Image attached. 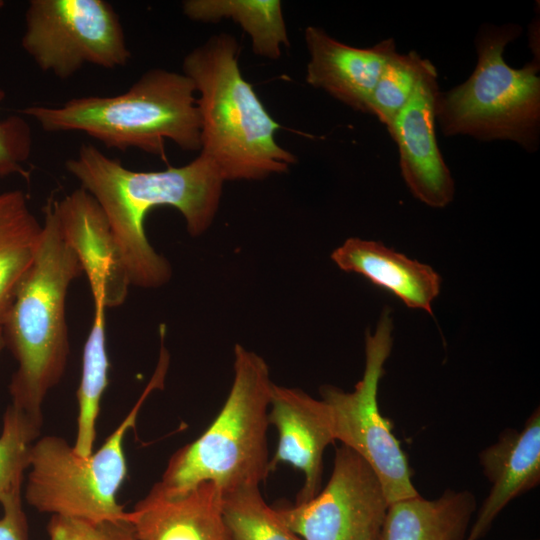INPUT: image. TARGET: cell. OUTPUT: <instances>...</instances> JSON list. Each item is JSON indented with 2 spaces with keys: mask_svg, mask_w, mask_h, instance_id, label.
<instances>
[{
  "mask_svg": "<svg viewBox=\"0 0 540 540\" xmlns=\"http://www.w3.org/2000/svg\"><path fill=\"white\" fill-rule=\"evenodd\" d=\"M65 166L102 209L130 283L141 288H158L172 276L168 260L147 239L146 215L159 206L174 207L183 215L189 234L199 236L214 220L225 182L201 153L181 167L134 171L94 145L84 144Z\"/></svg>",
  "mask_w": 540,
  "mask_h": 540,
  "instance_id": "obj_1",
  "label": "cell"
},
{
  "mask_svg": "<svg viewBox=\"0 0 540 540\" xmlns=\"http://www.w3.org/2000/svg\"><path fill=\"white\" fill-rule=\"evenodd\" d=\"M81 273L52 201L45 207L33 264L0 330L2 344L17 362L8 386L10 404L40 424L44 401L66 370L70 352L66 296Z\"/></svg>",
  "mask_w": 540,
  "mask_h": 540,
  "instance_id": "obj_2",
  "label": "cell"
},
{
  "mask_svg": "<svg viewBox=\"0 0 540 540\" xmlns=\"http://www.w3.org/2000/svg\"><path fill=\"white\" fill-rule=\"evenodd\" d=\"M239 53L232 35H213L186 55L183 74L199 94L200 153L224 181L261 180L287 172L296 158L276 142L280 125L242 76Z\"/></svg>",
  "mask_w": 540,
  "mask_h": 540,
  "instance_id": "obj_3",
  "label": "cell"
},
{
  "mask_svg": "<svg viewBox=\"0 0 540 540\" xmlns=\"http://www.w3.org/2000/svg\"><path fill=\"white\" fill-rule=\"evenodd\" d=\"M273 384L265 360L236 344L234 378L216 418L169 459L150 492L175 496L213 482L228 493L259 487L269 471L268 410Z\"/></svg>",
  "mask_w": 540,
  "mask_h": 540,
  "instance_id": "obj_4",
  "label": "cell"
},
{
  "mask_svg": "<svg viewBox=\"0 0 540 540\" xmlns=\"http://www.w3.org/2000/svg\"><path fill=\"white\" fill-rule=\"evenodd\" d=\"M193 82L165 69L144 73L116 96L73 98L56 107L20 112L46 132H83L110 149L136 148L165 157V142L186 151L201 148V122Z\"/></svg>",
  "mask_w": 540,
  "mask_h": 540,
  "instance_id": "obj_5",
  "label": "cell"
},
{
  "mask_svg": "<svg viewBox=\"0 0 540 540\" xmlns=\"http://www.w3.org/2000/svg\"><path fill=\"white\" fill-rule=\"evenodd\" d=\"M521 26L483 25L476 35L477 64L470 77L438 93L435 119L446 136L466 135L480 141L508 140L528 152L540 142V64L520 69L504 59L506 46Z\"/></svg>",
  "mask_w": 540,
  "mask_h": 540,
  "instance_id": "obj_6",
  "label": "cell"
},
{
  "mask_svg": "<svg viewBox=\"0 0 540 540\" xmlns=\"http://www.w3.org/2000/svg\"><path fill=\"white\" fill-rule=\"evenodd\" d=\"M169 359L161 343L148 385L96 451L80 455L73 445L55 435L39 437L33 443L24 488V499L32 508L93 522L129 520V511L117 499L128 472L124 441L145 400L155 389L163 388Z\"/></svg>",
  "mask_w": 540,
  "mask_h": 540,
  "instance_id": "obj_7",
  "label": "cell"
},
{
  "mask_svg": "<svg viewBox=\"0 0 540 540\" xmlns=\"http://www.w3.org/2000/svg\"><path fill=\"white\" fill-rule=\"evenodd\" d=\"M393 321L386 308L376 330L365 334V369L351 392L332 386L320 388L329 408L335 440L361 456L378 476L388 504L419 495L400 442L378 406V386L392 345Z\"/></svg>",
  "mask_w": 540,
  "mask_h": 540,
  "instance_id": "obj_8",
  "label": "cell"
},
{
  "mask_svg": "<svg viewBox=\"0 0 540 540\" xmlns=\"http://www.w3.org/2000/svg\"><path fill=\"white\" fill-rule=\"evenodd\" d=\"M22 47L42 71L60 79L86 64L115 69L130 58L119 16L104 0H31Z\"/></svg>",
  "mask_w": 540,
  "mask_h": 540,
  "instance_id": "obj_9",
  "label": "cell"
},
{
  "mask_svg": "<svg viewBox=\"0 0 540 540\" xmlns=\"http://www.w3.org/2000/svg\"><path fill=\"white\" fill-rule=\"evenodd\" d=\"M388 505L371 466L342 445L324 489L307 502L275 512L302 540H380Z\"/></svg>",
  "mask_w": 540,
  "mask_h": 540,
  "instance_id": "obj_10",
  "label": "cell"
},
{
  "mask_svg": "<svg viewBox=\"0 0 540 540\" xmlns=\"http://www.w3.org/2000/svg\"><path fill=\"white\" fill-rule=\"evenodd\" d=\"M438 93L437 71L432 65L387 129L397 144L401 175L408 189L416 199L433 208L449 205L455 194L454 180L436 139Z\"/></svg>",
  "mask_w": 540,
  "mask_h": 540,
  "instance_id": "obj_11",
  "label": "cell"
},
{
  "mask_svg": "<svg viewBox=\"0 0 540 540\" xmlns=\"http://www.w3.org/2000/svg\"><path fill=\"white\" fill-rule=\"evenodd\" d=\"M62 235L76 254L93 305H122L131 286L110 225L96 200L83 188L53 201Z\"/></svg>",
  "mask_w": 540,
  "mask_h": 540,
  "instance_id": "obj_12",
  "label": "cell"
},
{
  "mask_svg": "<svg viewBox=\"0 0 540 540\" xmlns=\"http://www.w3.org/2000/svg\"><path fill=\"white\" fill-rule=\"evenodd\" d=\"M268 423L278 434L270 473L280 464L300 470L304 483L296 504L309 501L321 487L324 451L336 441L328 406L301 389L273 384Z\"/></svg>",
  "mask_w": 540,
  "mask_h": 540,
  "instance_id": "obj_13",
  "label": "cell"
},
{
  "mask_svg": "<svg viewBox=\"0 0 540 540\" xmlns=\"http://www.w3.org/2000/svg\"><path fill=\"white\" fill-rule=\"evenodd\" d=\"M309 53L306 80L349 107L370 114V100L381 72L396 51L394 39L369 48L346 45L319 27L305 30Z\"/></svg>",
  "mask_w": 540,
  "mask_h": 540,
  "instance_id": "obj_14",
  "label": "cell"
},
{
  "mask_svg": "<svg viewBox=\"0 0 540 540\" xmlns=\"http://www.w3.org/2000/svg\"><path fill=\"white\" fill-rule=\"evenodd\" d=\"M491 489L465 540H480L499 513L513 499L540 482V409L536 408L522 430H505L498 441L479 454Z\"/></svg>",
  "mask_w": 540,
  "mask_h": 540,
  "instance_id": "obj_15",
  "label": "cell"
},
{
  "mask_svg": "<svg viewBox=\"0 0 540 540\" xmlns=\"http://www.w3.org/2000/svg\"><path fill=\"white\" fill-rule=\"evenodd\" d=\"M223 493L203 482L175 496L152 492L129 511L136 540H233L223 515Z\"/></svg>",
  "mask_w": 540,
  "mask_h": 540,
  "instance_id": "obj_16",
  "label": "cell"
},
{
  "mask_svg": "<svg viewBox=\"0 0 540 540\" xmlns=\"http://www.w3.org/2000/svg\"><path fill=\"white\" fill-rule=\"evenodd\" d=\"M331 258L341 270L363 276L407 307L433 314L432 303L440 293L441 277L429 265L380 242L354 237L336 248Z\"/></svg>",
  "mask_w": 540,
  "mask_h": 540,
  "instance_id": "obj_17",
  "label": "cell"
},
{
  "mask_svg": "<svg viewBox=\"0 0 540 540\" xmlns=\"http://www.w3.org/2000/svg\"><path fill=\"white\" fill-rule=\"evenodd\" d=\"M475 509V496L466 490L400 499L388 505L380 540H465Z\"/></svg>",
  "mask_w": 540,
  "mask_h": 540,
  "instance_id": "obj_18",
  "label": "cell"
},
{
  "mask_svg": "<svg viewBox=\"0 0 540 540\" xmlns=\"http://www.w3.org/2000/svg\"><path fill=\"white\" fill-rule=\"evenodd\" d=\"M183 13L193 21L217 22L230 18L250 36L253 52L277 59L283 46L289 45L288 34L277 0H187Z\"/></svg>",
  "mask_w": 540,
  "mask_h": 540,
  "instance_id": "obj_19",
  "label": "cell"
},
{
  "mask_svg": "<svg viewBox=\"0 0 540 540\" xmlns=\"http://www.w3.org/2000/svg\"><path fill=\"white\" fill-rule=\"evenodd\" d=\"M105 311L102 305H93L92 326L83 347L81 378L76 392L78 411L73 447L83 456L94 451L97 418L109 383Z\"/></svg>",
  "mask_w": 540,
  "mask_h": 540,
  "instance_id": "obj_20",
  "label": "cell"
},
{
  "mask_svg": "<svg viewBox=\"0 0 540 540\" xmlns=\"http://www.w3.org/2000/svg\"><path fill=\"white\" fill-rule=\"evenodd\" d=\"M41 231L27 203L0 217V330L33 264Z\"/></svg>",
  "mask_w": 540,
  "mask_h": 540,
  "instance_id": "obj_21",
  "label": "cell"
},
{
  "mask_svg": "<svg viewBox=\"0 0 540 540\" xmlns=\"http://www.w3.org/2000/svg\"><path fill=\"white\" fill-rule=\"evenodd\" d=\"M222 508L233 540H302L267 505L259 487L224 493Z\"/></svg>",
  "mask_w": 540,
  "mask_h": 540,
  "instance_id": "obj_22",
  "label": "cell"
},
{
  "mask_svg": "<svg viewBox=\"0 0 540 540\" xmlns=\"http://www.w3.org/2000/svg\"><path fill=\"white\" fill-rule=\"evenodd\" d=\"M433 64L411 51H395L387 60L370 100V114L388 129L412 97L420 79Z\"/></svg>",
  "mask_w": 540,
  "mask_h": 540,
  "instance_id": "obj_23",
  "label": "cell"
},
{
  "mask_svg": "<svg viewBox=\"0 0 540 540\" xmlns=\"http://www.w3.org/2000/svg\"><path fill=\"white\" fill-rule=\"evenodd\" d=\"M42 425L11 404L6 408L0 432V504L22 490L30 450Z\"/></svg>",
  "mask_w": 540,
  "mask_h": 540,
  "instance_id": "obj_24",
  "label": "cell"
},
{
  "mask_svg": "<svg viewBox=\"0 0 540 540\" xmlns=\"http://www.w3.org/2000/svg\"><path fill=\"white\" fill-rule=\"evenodd\" d=\"M5 92L0 88V102ZM32 148V134L27 121L12 115L0 121V177L19 174L28 178L23 164L29 159Z\"/></svg>",
  "mask_w": 540,
  "mask_h": 540,
  "instance_id": "obj_25",
  "label": "cell"
},
{
  "mask_svg": "<svg viewBox=\"0 0 540 540\" xmlns=\"http://www.w3.org/2000/svg\"><path fill=\"white\" fill-rule=\"evenodd\" d=\"M47 532L49 540H136L129 520L93 522L52 515Z\"/></svg>",
  "mask_w": 540,
  "mask_h": 540,
  "instance_id": "obj_26",
  "label": "cell"
},
{
  "mask_svg": "<svg viewBox=\"0 0 540 540\" xmlns=\"http://www.w3.org/2000/svg\"><path fill=\"white\" fill-rule=\"evenodd\" d=\"M0 506V540H28V524L22 503V490L4 499Z\"/></svg>",
  "mask_w": 540,
  "mask_h": 540,
  "instance_id": "obj_27",
  "label": "cell"
},
{
  "mask_svg": "<svg viewBox=\"0 0 540 540\" xmlns=\"http://www.w3.org/2000/svg\"><path fill=\"white\" fill-rule=\"evenodd\" d=\"M26 204L22 191L13 190L0 194V217L6 213Z\"/></svg>",
  "mask_w": 540,
  "mask_h": 540,
  "instance_id": "obj_28",
  "label": "cell"
},
{
  "mask_svg": "<svg viewBox=\"0 0 540 540\" xmlns=\"http://www.w3.org/2000/svg\"><path fill=\"white\" fill-rule=\"evenodd\" d=\"M2 6H3V2H2V1H0V7H2Z\"/></svg>",
  "mask_w": 540,
  "mask_h": 540,
  "instance_id": "obj_29",
  "label": "cell"
}]
</instances>
